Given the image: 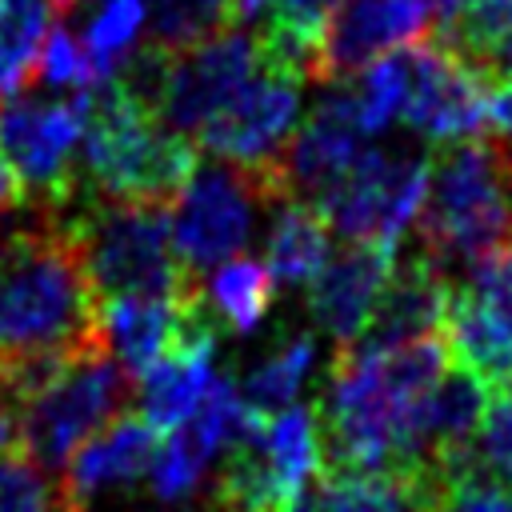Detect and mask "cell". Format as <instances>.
Listing matches in <instances>:
<instances>
[{
	"instance_id": "ffe728a7",
	"label": "cell",
	"mask_w": 512,
	"mask_h": 512,
	"mask_svg": "<svg viewBox=\"0 0 512 512\" xmlns=\"http://www.w3.org/2000/svg\"><path fill=\"white\" fill-rule=\"evenodd\" d=\"M308 496H312V512H424V484L416 468L320 472Z\"/></svg>"
},
{
	"instance_id": "8992f818",
	"label": "cell",
	"mask_w": 512,
	"mask_h": 512,
	"mask_svg": "<svg viewBox=\"0 0 512 512\" xmlns=\"http://www.w3.org/2000/svg\"><path fill=\"white\" fill-rule=\"evenodd\" d=\"M88 96L72 100H12L0 104V156L16 172L24 196L40 212H60L80 192V136Z\"/></svg>"
},
{
	"instance_id": "e575fe53",
	"label": "cell",
	"mask_w": 512,
	"mask_h": 512,
	"mask_svg": "<svg viewBox=\"0 0 512 512\" xmlns=\"http://www.w3.org/2000/svg\"><path fill=\"white\" fill-rule=\"evenodd\" d=\"M476 64L488 72V80L496 84V80H504V76H512V28L496 40V44H488L480 56H476Z\"/></svg>"
},
{
	"instance_id": "7a4b0ae2",
	"label": "cell",
	"mask_w": 512,
	"mask_h": 512,
	"mask_svg": "<svg viewBox=\"0 0 512 512\" xmlns=\"http://www.w3.org/2000/svg\"><path fill=\"white\" fill-rule=\"evenodd\" d=\"M420 252L452 276L484 252L512 240V144L500 136H468L436 144L428 160V192L416 212Z\"/></svg>"
},
{
	"instance_id": "3957f363",
	"label": "cell",
	"mask_w": 512,
	"mask_h": 512,
	"mask_svg": "<svg viewBox=\"0 0 512 512\" xmlns=\"http://www.w3.org/2000/svg\"><path fill=\"white\" fill-rule=\"evenodd\" d=\"M168 212L164 204L104 196H88L76 212L60 208L100 304L116 296H180L204 284L176 264Z\"/></svg>"
},
{
	"instance_id": "7c38bea8",
	"label": "cell",
	"mask_w": 512,
	"mask_h": 512,
	"mask_svg": "<svg viewBox=\"0 0 512 512\" xmlns=\"http://www.w3.org/2000/svg\"><path fill=\"white\" fill-rule=\"evenodd\" d=\"M392 264H396V244H384V240H348V248H340L336 256H324L308 288L312 320L336 344H352L380 288L388 284Z\"/></svg>"
},
{
	"instance_id": "9c48e42d",
	"label": "cell",
	"mask_w": 512,
	"mask_h": 512,
	"mask_svg": "<svg viewBox=\"0 0 512 512\" xmlns=\"http://www.w3.org/2000/svg\"><path fill=\"white\" fill-rule=\"evenodd\" d=\"M436 0H336L320 28L316 84H336L372 60L436 36Z\"/></svg>"
},
{
	"instance_id": "44dd1931",
	"label": "cell",
	"mask_w": 512,
	"mask_h": 512,
	"mask_svg": "<svg viewBox=\"0 0 512 512\" xmlns=\"http://www.w3.org/2000/svg\"><path fill=\"white\" fill-rule=\"evenodd\" d=\"M328 256V224L312 200H284L276 204L264 264L276 284H304Z\"/></svg>"
},
{
	"instance_id": "8d00e7d4",
	"label": "cell",
	"mask_w": 512,
	"mask_h": 512,
	"mask_svg": "<svg viewBox=\"0 0 512 512\" xmlns=\"http://www.w3.org/2000/svg\"><path fill=\"white\" fill-rule=\"evenodd\" d=\"M68 512H84V508H68Z\"/></svg>"
},
{
	"instance_id": "d6986e66",
	"label": "cell",
	"mask_w": 512,
	"mask_h": 512,
	"mask_svg": "<svg viewBox=\"0 0 512 512\" xmlns=\"http://www.w3.org/2000/svg\"><path fill=\"white\" fill-rule=\"evenodd\" d=\"M424 512H512V484H504L472 444L460 456L420 464Z\"/></svg>"
},
{
	"instance_id": "52a82bcc",
	"label": "cell",
	"mask_w": 512,
	"mask_h": 512,
	"mask_svg": "<svg viewBox=\"0 0 512 512\" xmlns=\"http://www.w3.org/2000/svg\"><path fill=\"white\" fill-rule=\"evenodd\" d=\"M428 192V160L380 148H360L356 160L312 200L328 232L344 240H384L396 244L416 220Z\"/></svg>"
},
{
	"instance_id": "8fae6325",
	"label": "cell",
	"mask_w": 512,
	"mask_h": 512,
	"mask_svg": "<svg viewBox=\"0 0 512 512\" xmlns=\"http://www.w3.org/2000/svg\"><path fill=\"white\" fill-rule=\"evenodd\" d=\"M296 112H300V80L260 60L248 84L192 140L216 160H232L248 168L276 156V148L296 128Z\"/></svg>"
},
{
	"instance_id": "83f0119b",
	"label": "cell",
	"mask_w": 512,
	"mask_h": 512,
	"mask_svg": "<svg viewBox=\"0 0 512 512\" xmlns=\"http://www.w3.org/2000/svg\"><path fill=\"white\" fill-rule=\"evenodd\" d=\"M208 464H212V456L188 436V428H184V424L172 428L168 440H160V448H156V456H152V468H148L152 496H156L160 504H180V500H188V496L200 488Z\"/></svg>"
},
{
	"instance_id": "d590c367",
	"label": "cell",
	"mask_w": 512,
	"mask_h": 512,
	"mask_svg": "<svg viewBox=\"0 0 512 512\" xmlns=\"http://www.w3.org/2000/svg\"><path fill=\"white\" fill-rule=\"evenodd\" d=\"M20 204H24V188H20L16 172L8 168V160L0 156V216L12 212V208H20Z\"/></svg>"
},
{
	"instance_id": "1f68e13d",
	"label": "cell",
	"mask_w": 512,
	"mask_h": 512,
	"mask_svg": "<svg viewBox=\"0 0 512 512\" xmlns=\"http://www.w3.org/2000/svg\"><path fill=\"white\" fill-rule=\"evenodd\" d=\"M460 292H468L480 308H488L492 316H500L504 324H512V240L484 252L468 272Z\"/></svg>"
},
{
	"instance_id": "e0dca14e",
	"label": "cell",
	"mask_w": 512,
	"mask_h": 512,
	"mask_svg": "<svg viewBox=\"0 0 512 512\" xmlns=\"http://www.w3.org/2000/svg\"><path fill=\"white\" fill-rule=\"evenodd\" d=\"M444 340L460 368L476 372L492 392L512 384V324L480 308L468 292L452 288L444 312Z\"/></svg>"
},
{
	"instance_id": "cb8c5ba5",
	"label": "cell",
	"mask_w": 512,
	"mask_h": 512,
	"mask_svg": "<svg viewBox=\"0 0 512 512\" xmlns=\"http://www.w3.org/2000/svg\"><path fill=\"white\" fill-rule=\"evenodd\" d=\"M52 20V0H0V100L32 80L36 52Z\"/></svg>"
},
{
	"instance_id": "d6a6232c",
	"label": "cell",
	"mask_w": 512,
	"mask_h": 512,
	"mask_svg": "<svg viewBox=\"0 0 512 512\" xmlns=\"http://www.w3.org/2000/svg\"><path fill=\"white\" fill-rule=\"evenodd\" d=\"M268 8H272L268 20H280V24L304 28V32H320L324 16L336 8V0H268Z\"/></svg>"
},
{
	"instance_id": "7402d4cb",
	"label": "cell",
	"mask_w": 512,
	"mask_h": 512,
	"mask_svg": "<svg viewBox=\"0 0 512 512\" xmlns=\"http://www.w3.org/2000/svg\"><path fill=\"white\" fill-rule=\"evenodd\" d=\"M276 288H280V284L272 280V272H268L264 260L228 256V260L208 276V288H204V292H208L216 316H220L232 332L248 336V332H256L260 320L272 312Z\"/></svg>"
},
{
	"instance_id": "f546056e",
	"label": "cell",
	"mask_w": 512,
	"mask_h": 512,
	"mask_svg": "<svg viewBox=\"0 0 512 512\" xmlns=\"http://www.w3.org/2000/svg\"><path fill=\"white\" fill-rule=\"evenodd\" d=\"M56 28L44 32L40 40V52H36V68H32V80L48 84V88H96L100 76L92 68V56L84 48L80 36H72V28L64 20H52Z\"/></svg>"
},
{
	"instance_id": "9a60e30c",
	"label": "cell",
	"mask_w": 512,
	"mask_h": 512,
	"mask_svg": "<svg viewBox=\"0 0 512 512\" xmlns=\"http://www.w3.org/2000/svg\"><path fill=\"white\" fill-rule=\"evenodd\" d=\"M180 296H116V300L100 304L108 352L124 364V372L132 380L144 368H152L160 356H168V348L176 340V312H180L176 300Z\"/></svg>"
},
{
	"instance_id": "2e32d148",
	"label": "cell",
	"mask_w": 512,
	"mask_h": 512,
	"mask_svg": "<svg viewBox=\"0 0 512 512\" xmlns=\"http://www.w3.org/2000/svg\"><path fill=\"white\" fill-rule=\"evenodd\" d=\"M256 448H260L268 472L276 476V484L292 500H304L308 488L324 472L320 420H316V408L312 404H288L284 412L264 416L260 420V432H256Z\"/></svg>"
},
{
	"instance_id": "30bf717a",
	"label": "cell",
	"mask_w": 512,
	"mask_h": 512,
	"mask_svg": "<svg viewBox=\"0 0 512 512\" xmlns=\"http://www.w3.org/2000/svg\"><path fill=\"white\" fill-rule=\"evenodd\" d=\"M260 68V48L252 32H220L184 52H172L160 88L156 120L172 132L196 136Z\"/></svg>"
},
{
	"instance_id": "836d02e7",
	"label": "cell",
	"mask_w": 512,
	"mask_h": 512,
	"mask_svg": "<svg viewBox=\"0 0 512 512\" xmlns=\"http://www.w3.org/2000/svg\"><path fill=\"white\" fill-rule=\"evenodd\" d=\"M488 124L496 128L500 140L512 144V76L492 84V92H488Z\"/></svg>"
},
{
	"instance_id": "ba28073f",
	"label": "cell",
	"mask_w": 512,
	"mask_h": 512,
	"mask_svg": "<svg viewBox=\"0 0 512 512\" xmlns=\"http://www.w3.org/2000/svg\"><path fill=\"white\" fill-rule=\"evenodd\" d=\"M408 52H412V84L400 116L432 144L480 136L488 128V92H492L488 72L452 44H444L440 36H428Z\"/></svg>"
},
{
	"instance_id": "6da1fadb",
	"label": "cell",
	"mask_w": 512,
	"mask_h": 512,
	"mask_svg": "<svg viewBox=\"0 0 512 512\" xmlns=\"http://www.w3.org/2000/svg\"><path fill=\"white\" fill-rule=\"evenodd\" d=\"M108 348L100 300L60 212L0 240V360Z\"/></svg>"
},
{
	"instance_id": "603a6c76",
	"label": "cell",
	"mask_w": 512,
	"mask_h": 512,
	"mask_svg": "<svg viewBox=\"0 0 512 512\" xmlns=\"http://www.w3.org/2000/svg\"><path fill=\"white\" fill-rule=\"evenodd\" d=\"M316 360V340L308 332H296L288 340H280L268 356H260L244 380H240V396L256 416H276L288 404H296L308 372Z\"/></svg>"
},
{
	"instance_id": "ac0fdd59",
	"label": "cell",
	"mask_w": 512,
	"mask_h": 512,
	"mask_svg": "<svg viewBox=\"0 0 512 512\" xmlns=\"http://www.w3.org/2000/svg\"><path fill=\"white\" fill-rule=\"evenodd\" d=\"M212 352L216 348H176L136 376L132 396L140 400V416L156 432H172L196 412L212 380Z\"/></svg>"
},
{
	"instance_id": "5b68a950",
	"label": "cell",
	"mask_w": 512,
	"mask_h": 512,
	"mask_svg": "<svg viewBox=\"0 0 512 512\" xmlns=\"http://www.w3.org/2000/svg\"><path fill=\"white\" fill-rule=\"evenodd\" d=\"M172 208L176 216L168 220V236L176 264L188 276L204 280L208 268L224 264L248 244L256 212L272 204L252 168L216 160V164H196Z\"/></svg>"
},
{
	"instance_id": "f1b7e54d",
	"label": "cell",
	"mask_w": 512,
	"mask_h": 512,
	"mask_svg": "<svg viewBox=\"0 0 512 512\" xmlns=\"http://www.w3.org/2000/svg\"><path fill=\"white\" fill-rule=\"evenodd\" d=\"M140 24H144V0H108L88 32H84V48L92 56V68L104 80L116 76V68L124 64V56L136 48V36H140Z\"/></svg>"
},
{
	"instance_id": "277c9868",
	"label": "cell",
	"mask_w": 512,
	"mask_h": 512,
	"mask_svg": "<svg viewBox=\"0 0 512 512\" xmlns=\"http://www.w3.org/2000/svg\"><path fill=\"white\" fill-rule=\"evenodd\" d=\"M132 392L136 380L108 348L80 352L20 404V448L44 472H64L68 456L116 420Z\"/></svg>"
},
{
	"instance_id": "484cf974",
	"label": "cell",
	"mask_w": 512,
	"mask_h": 512,
	"mask_svg": "<svg viewBox=\"0 0 512 512\" xmlns=\"http://www.w3.org/2000/svg\"><path fill=\"white\" fill-rule=\"evenodd\" d=\"M152 40L168 52H184L236 24V0H148Z\"/></svg>"
},
{
	"instance_id": "4fadbf2b",
	"label": "cell",
	"mask_w": 512,
	"mask_h": 512,
	"mask_svg": "<svg viewBox=\"0 0 512 512\" xmlns=\"http://www.w3.org/2000/svg\"><path fill=\"white\" fill-rule=\"evenodd\" d=\"M452 280L424 256L416 252L404 264H392L388 284L380 288L360 336L352 340L364 352H384L420 336L444 332V312H448Z\"/></svg>"
},
{
	"instance_id": "4dcf8cb0",
	"label": "cell",
	"mask_w": 512,
	"mask_h": 512,
	"mask_svg": "<svg viewBox=\"0 0 512 512\" xmlns=\"http://www.w3.org/2000/svg\"><path fill=\"white\" fill-rule=\"evenodd\" d=\"M512 28V0H472L468 8L452 12L436 36L444 44H452L456 52H464L468 60H476L488 44H496L504 32Z\"/></svg>"
},
{
	"instance_id": "5bb4252c",
	"label": "cell",
	"mask_w": 512,
	"mask_h": 512,
	"mask_svg": "<svg viewBox=\"0 0 512 512\" xmlns=\"http://www.w3.org/2000/svg\"><path fill=\"white\" fill-rule=\"evenodd\" d=\"M156 448H160V432L144 416L120 412L68 456L60 472V488L76 508H84L100 492L132 488L136 480H144Z\"/></svg>"
},
{
	"instance_id": "d4e9b609",
	"label": "cell",
	"mask_w": 512,
	"mask_h": 512,
	"mask_svg": "<svg viewBox=\"0 0 512 512\" xmlns=\"http://www.w3.org/2000/svg\"><path fill=\"white\" fill-rule=\"evenodd\" d=\"M408 84H412V52L408 48L396 56H380L368 68H360V80L348 84L360 132H380L384 124H392L404 112Z\"/></svg>"
},
{
	"instance_id": "4316f807",
	"label": "cell",
	"mask_w": 512,
	"mask_h": 512,
	"mask_svg": "<svg viewBox=\"0 0 512 512\" xmlns=\"http://www.w3.org/2000/svg\"><path fill=\"white\" fill-rule=\"evenodd\" d=\"M76 508L24 448L0 452V512H68Z\"/></svg>"
}]
</instances>
